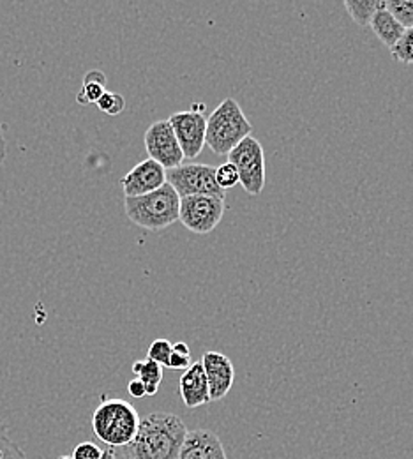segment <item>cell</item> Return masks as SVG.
<instances>
[{"instance_id":"cell-9","label":"cell","mask_w":413,"mask_h":459,"mask_svg":"<svg viewBox=\"0 0 413 459\" xmlns=\"http://www.w3.org/2000/svg\"><path fill=\"white\" fill-rule=\"evenodd\" d=\"M178 145L182 149L184 160H196L203 147H205V129H207V118L202 112L187 110L172 114L168 118Z\"/></svg>"},{"instance_id":"cell-4","label":"cell","mask_w":413,"mask_h":459,"mask_svg":"<svg viewBox=\"0 0 413 459\" xmlns=\"http://www.w3.org/2000/svg\"><path fill=\"white\" fill-rule=\"evenodd\" d=\"M140 420L142 419L131 403L103 400L92 415V429L108 447H125L136 437Z\"/></svg>"},{"instance_id":"cell-5","label":"cell","mask_w":413,"mask_h":459,"mask_svg":"<svg viewBox=\"0 0 413 459\" xmlns=\"http://www.w3.org/2000/svg\"><path fill=\"white\" fill-rule=\"evenodd\" d=\"M228 163L236 167L238 184L251 196L262 195L267 180L265 170V152L258 138L253 134L244 138L234 151L228 154Z\"/></svg>"},{"instance_id":"cell-12","label":"cell","mask_w":413,"mask_h":459,"mask_svg":"<svg viewBox=\"0 0 413 459\" xmlns=\"http://www.w3.org/2000/svg\"><path fill=\"white\" fill-rule=\"evenodd\" d=\"M178 459H228L219 437L209 429L187 431Z\"/></svg>"},{"instance_id":"cell-21","label":"cell","mask_w":413,"mask_h":459,"mask_svg":"<svg viewBox=\"0 0 413 459\" xmlns=\"http://www.w3.org/2000/svg\"><path fill=\"white\" fill-rule=\"evenodd\" d=\"M98 105V108L103 112V114L107 115H120L124 110H125V100H124V96L122 94H117V92H105L103 96H101V100L96 103Z\"/></svg>"},{"instance_id":"cell-28","label":"cell","mask_w":413,"mask_h":459,"mask_svg":"<svg viewBox=\"0 0 413 459\" xmlns=\"http://www.w3.org/2000/svg\"><path fill=\"white\" fill-rule=\"evenodd\" d=\"M99 459H117L116 449H112V447H107V449H103V455H101V458Z\"/></svg>"},{"instance_id":"cell-22","label":"cell","mask_w":413,"mask_h":459,"mask_svg":"<svg viewBox=\"0 0 413 459\" xmlns=\"http://www.w3.org/2000/svg\"><path fill=\"white\" fill-rule=\"evenodd\" d=\"M191 350L187 343L184 342H178V343L172 346V355H170V362H168V368L170 369H187L191 366Z\"/></svg>"},{"instance_id":"cell-2","label":"cell","mask_w":413,"mask_h":459,"mask_svg":"<svg viewBox=\"0 0 413 459\" xmlns=\"http://www.w3.org/2000/svg\"><path fill=\"white\" fill-rule=\"evenodd\" d=\"M125 216L140 229L159 231L178 221L180 198L176 189L167 182L158 191L143 196L124 200Z\"/></svg>"},{"instance_id":"cell-25","label":"cell","mask_w":413,"mask_h":459,"mask_svg":"<svg viewBox=\"0 0 413 459\" xmlns=\"http://www.w3.org/2000/svg\"><path fill=\"white\" fill-rule=\"evenodd\" d=\"M103 455V449L98 447L96 444L92 442H82L74 447L73 451V459H99Z\"/></svg>"},{"instance_id":"cell-7","label":"cell","mask_w":413,"mask_h":459,"mask_svg":"<svg viewBox=\"0 0 413 459\" xmlns=\"http://www.w3.org/2000/svg\"><path fill=\"white\" fill-rule=\"evenodd\" d=\"M167 182L176 189L178 198L185 196H219L225 191L216 182V167L187 163L167 172Z\"/></svg>"},{"instance_id":"cell-18","label":"cell","mask_w":413,"mask_h":459,"mask_svg":"<svg viewBox=\"0 0 413 459\" xmlns=\"http://www.w3.org/2000/svg\"><path fill=\"white\" fill-rule=\"evenodd\" d=\"M385 9L405 27H413V0H385Z\"/></svg>"},{"instance_id":"cell-24","label":"cell","mask_w":413,"mask_h":459,"mask_svg":"<svg viewBox=\"0 0 413 459\" xmlns=\"http://www.w3.org/2000/svg\"><path fill=\"white\" fill-rule=\"evenodd\" d=\"M216 182L223 191L236 187L238 184V173H237L236 167L228 161L225 165L218 167L216 169Z\"/></svg>"},{"instance_id":"cell-26","label":"cell","mask_w":413,"mask_h":459,"mask_svg":"<svg viewBox=\"0 0 413 459\" xmlns=\"http://www.w3.org/2000/svg\"><path fill=\"white\" fill-rule=\"evenodd\" d=\"M127 393H129V396H133V398H136V400L147 396V394H145V385H143V382L138 380V378H134V380H131V382L127 384Z\"/></svg>"},{"instance_id":"cell-11","label":"cell","mask_w":413,"mask_h":459,"mask_svg":"<svg viewBox=\"0 0 413 459\" xmlns=\"http://www.w3.org/2000/svg\"><path fill=\"white\" fill-rule=\"evenodd\" d=\"M125 198L143 196L158 191L167 184V170L152 160H143L134 169H131L120 180Z\"/></svg>"},{"instance_id":"cell-8","label":"cell","mask_w":413,"mask_h":459,"mask_svg":"<svg viewBox=\"0 0 413 459\" xmlns=\"http://www.w3.org/2000/svg\"><path fill=\"white\" fill-rule=\"evenodd\" d=\"M143 143L149 160L161 165L167 172L182 165L184 154L168 120H158L151 124L143 134Z\"/></svg>"},{"instance_id":"cell-29","label":"cell","mask_w":413,"mask_h":459,"mask_svg":"<svg viewBox=\"0 0 413 459\" xmlns=\"http://www.w3.org/2000/svg\"><path fill=\"white\" fill-rule=\"evenodd\" d=\"M59 459H73V458H71V456H62V458H59Z\"/></svg>"},{"instance_id":"cell-17","label":"cell","mask_w":413,"mask_h":459,"mask_svg":"<svg viewBox=\"0 0 413 459\" xmlns=\"http://www.w3.org/2000/svg\"><path fill=\"white\" fill-rule=\"evenodd\" d=\"M343 5L357 25L367 27L373 14L385 5V0H345Z\"/></svg>"},{"instance_id":"cell-27","label":"cell","mask_w":413,"mask_h":459,"mask_svg":"<svg viewBox=\"0 0 413 459\" xmlns=\"http://www.w3.org/2000/svg\"><path fill=\"white\" fill-rule=\"evenodd\" d=\"M5 154H7V149H5V140H4V133H2V126H0V165L5 160Z\"/></svg>"},{"instance_id":"cell-20","label":"cell","mask_w":413,"mask_h":459,"mask_svg":"<svg viewBox=\"0 0 413 459\" xmlns=\"http://www.w3.org/2000/svg\"><path fill=\"white\" fill-rule=\"evenodd\" d=\"M0 459H29L22 447L11 438L9 429L0 424Z\"/></svg>"},{"instance_id":"cell-19","label":"cell","mask_w":413,"mask_h":459,"mask_svg":"<svg viewBox=\"0 0 413 459\" xmlns=\"http://www.w3.org/2000/svg\"><path fill=\"white\" fill-rule=\"evenodd\" d=\"M391 56L398 62L413 64V27L405 29L401 39L394 45V48H391Z\"/></svg>"},{"instance_id":"cell-14","label":"cell","mask_w":413,"mask_h":459,"mask_svg":"<svg viewBox=\"0 0 413 459\" xmlns=\"http://www.w3.org/2000/svg\"><path fill=\"white\" fill-rule=\"evenodd\" d=\"M369 27L389 50L394 48V45L401 39L405 32V27L385 9V5L373 14Z\"/></svg>"},{"instance_id":"cell-1","label":"cell","mask_w":413,"mask_h":459,"mask_svg":"<svg viewBox=\"0 0 413 459\" xmlns=\"http://www.w3.org/2000/svg\"><path fill=\"white\" fill-rule=\"evenodd\" d=\"M187 428L184 420L167 411H156L140 420L136 437L124 447L125 459H178Z\"/></svg>"},{"instance_id":"cell-16","label":"cell","mask_w":413,"mask_h":459,"mask_svg":"<svg viewBox=\"0 0 413 459\" xmlns=\"http://www.w3.org/2000/svg\"><path fill=\"white\" fill-rule=\"evenodd\" d=\"M133 373L136 375L138 380L143 382L145 385V394L147 396H156L163 380V366L158 362L147 359V360H136L133 364Z\"/></svg>"},{"instance_id":"cell-3","label":"cell","mask_w":413,"mask_h":459,"mask_svg":"<svg viewBox=\"0 0 413 459\" xmlns=\"http://www.w3.org/2000/svg\"><path fill=\"white\" fill-rule=\"evenodd\" d=\"M253 124L242 112L234 98L223 100V103L207 118L205 145L216 156H228L237 145L251 136Z\"/></svg>"},{"instance_id":"cell-6","label":"cell","mask_w":413,"mask_h":459,"mask_svg":"<svg viewBox=\"0 0 413 459\" xmlns=\"http://www.w3.org/2000/svg\"><path fill=\"white\" fill-rule=\"evenodd\" d=\"M227 211L225 198L219 196H185L180 198L178 221L196 235L211 233L221 223Z\"/></svg>"},{"instance_id":"cell-23","label":"cell","mask_w":413,"mask_h":459,"mask_svg":"<svg viewBox=\"0 0 413 459\" xmlns=\"http://www.w3.org/2000/svg\"><path fill=\"white\" fill-rule=\"evenodd\" d=\"M172 346L168 340H156L154 343L149 346V359L158 362L163 368H168L170 355H172Z\"/></svg>"},{"instance_id":"cell-13","label":"cell","mask_w":413,"mask_h":459,"mask_svg":"<svg viewBox=\"0 0 413 459\" xmlns=\"http://www.w3.org/2000/svg\"><path fill=\"white\" fill-rule=\"evenodd\" d=\"M180 398L189 410L203 406L211 403L209 396V384L205 378V371L200 360L193 362L180 377Z\"/></svg>"},{"instance_id":"cell-15","label":"cell","mask_w":413,"mask_h":459,"mask_svg":"<svg viewBox=\"0 0 413 459\" xmlns=\"http://www.w3.org/2000/svg\"><path fill=\"white\" fill-rule=\"evenodd\" d=\"M107 92V76L103 71L99 69H92L85 74L83 78V85L80 89V92L76 94V101L78 105H96L101 96Z\"/></svg>"},{"instance_id":"cell-10","label":"cell","mask_w":413,"mask_h":459,"mask_svg":"<svg viewBox=\"0 0 413 459\" xmlns=\"http://www.w3.org/2000/svg\"><path fill=\"white\" fill-rule=\"evenodd\" d=\"M200 362L209 384L211 402L223 400L232 391L236 382L234 362L221 351H205Z\"/></svg>"}]
</instances>
